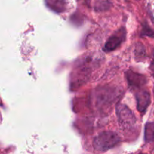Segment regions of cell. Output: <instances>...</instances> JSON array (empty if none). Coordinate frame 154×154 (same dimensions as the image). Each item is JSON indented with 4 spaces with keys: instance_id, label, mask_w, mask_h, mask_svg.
<instances>
[{
    "instance_id": "cell-1",
    "label": "cell",
    "mask_w": 154,
    "mask_h": 154,
    "mask_svg": "<svg viewBox=\"0 0 154 154\" xmlns=\"http://www.w3.org/2000/svg\"><path fill=\"white\" fill-rule=\"evenodd\" d=\"M120 142V138L116 132L112 131H105L94 138L93 145L96 151L104 152L114 148Z\"/></svg>"
},
{
    "instance_id": "cell-2",
    "label": "cell",
    "mask_w": 154,
    "mask_h": 154,
    "mask_svg": "<svg viewBox=\"0 0 154 154\" xmlns=\"http://www.w3.org/2000/svg\"><path fill=\"white\" fill-rule=\"evenodd\" d=\"M117 118L120 126L124 129H132L136 123V117L134 113L126 105L120 104L116 108Z\"/></svg>"
},
{
    "instance_id": "cell-3",
    "label": "cell",
    "mask_w": 154,
    "mask_h": 154,
    "mask_svg": "<svg viewBox=\"0 0 154 154\" xmlns=\"http://www.w3.org/2000/svg\"><path fill=\"white\" fill-rule=\"evenodd\" d=\"M91 63L92 59L87 57L83 63L78 66L75 74L73 75V80H72L73 85L76 84V87H79L87 81V78H89V75L91 74Z\"/></svg>"
},
{
    "instance_id": "cell-4",
    "label": "cell",
    "mask_w": 154,
    "mask_h": 154,
    "mask_svg": "<svg viewBox=\"0 0 154 154\" xmlns=\"http://www.w3.org/2000/svg\"><path fill=\"white\" fill-rule=\"evenodd\" d=\"M120 92L117 91L114 88H103L100 89L98 91L96 96L97 104L101 106L111 105L120 96Z\"/></svg>"
},
{
    "instance_id": "cell-5",
    "label": "cell",
    "mask_w": 154,
    "mask_h": 154,
    "mask_svg": "<svg viewBox=\"0 0 154 154\" xmlns=\"http://www.w3.org/2000/svg\"><path fill=\"white\" fill-rule=\"evenodd\" d=\"M126 37V31L124 27L119 29L112 35L105 43L104 51L105 52H111L119 48L125 41Z\"/></svg>"
},
{
    "instance_id": "cell-6",
    "label": "cell",
    "mask_w": 154,
    "mask_h": 154,
    "mask_svg": "<svg viewBox=\"0 0 154 154\" xmlns=\"http://www.w3.org/2000/svg\"><path fill=\"white\" fill-rule=\"evenodd\" d=\"M126 77L129 86L135 88H140L145 85L147 83V78L145 75L136 73L133 71H128L126 73Z\"/></svg>"
},
{
    "instance_id": "cell-7",
    "label": "cell",
    "mask_w": 154,
    "mask_h": 154,
    "mask_svg": "<svg viewBox=\"0 0 154 154\" xmlns=\"http://www.w3.org/2000/svg\"><path fill=\"white\" fill-rule=\"evenodd\" d=\"M137 109L139 112L144 113L150 104V95L147 90H141L136 94Z\"/></svg>"
},
{
    "instance_id": "cell-8",
    "label": "cell",
    "mask_w": 154,
    "mask_h": 154,
    "mask_svg": "<svg viewBox=\"0 0 154 154\" xmlns=\"http://www.w3.org/2000/svg\"><path fill=\"white\" fill-rule=\"evenodd\" d=\"M87 5L97 12L108 10L111 6V0H86Z\"/></svg>"
},
{
    "instance_id": "cell-9",
    "label": "cell",
    "mask_w": 154,
    "mask_h": 154,
    "mask_svg": "<svg viewBox=\"0 0 154 154\" xmlns=\"http://www.w3.org/2000/svg\"><path fill=\"white\" fill-rule=\"evenodd\" d=\"M67 0H46L48 6L57 12H63L66 8Z\"/></svg>"
},
{
    "instance_id": "cell-10",
    "label": "cell",
    "mask_w": 154,
    "mask_h": 154,
    "mask_svg": "<svg viewBox=\"0 0 154 154\" xmlns=\"http://www.w3.org/2000/svg\"><path fill=\"white\" fill-rule=\"evenodd\" d=\"M144 138L147 143L154 142V122H149L145 125Z\"/></svg>"
},
{
    "instance_id": "cell-11",
    "label": "cell",
    "mask_w": 154,
    "mask_h": 154,
    "mask_svg": "<svg viewBox=\"0 0 154 154\" xmlns=\"http://www.w3.org/2000/svg\"><path fill=\"white\" fill-rule=\"evenodd\" d=\"M140 46L136 47V50H135V54H136V57L138 58H141L144 57L145 55V48H144V45L142 44L139 43Z\"/></svg>"
},
{
    "instance_id": "cell-12",
    "label": "cell",
    "mask_w": 154,
    "mask_h": 154,
    "mask_svg": "<svg viewBox=\"0 0 154 154\" xmlns=\"http://www.w3.org/2000/svg\"><path fill=\"white\" fill-rule=\"evenodd\" d=\"M142 34L144 35H148L151 36V37H154V32L147 25L144 26V28H143Z\"/></svg>"
},
{
    "instance_id": "cell-13",
    "label": "cell",
    "mask_w": 154,
    "mask_h": 154,
    "mask_svg": "<svg viewBox=\"0 0 154 154\" xmlns=\"http://www.w3.org/2000/svg\"><path fill=\"white\" fill-rule=\"evenodd\" d=\"M151 69H152V71H154V62H153V63H152Z\"/></svg>"
},
{
    "instance_id": "cell-14",
    "label": "cell",
    "mask_w": 154,
    "mask_h": 154,
    "mask_svg": "<svg viewBox=\"0 0 154 154\" xmlns=\"http://www.w3.org/2000/svg\"><path fill=\"white\" fill-rule=\"evenodd\" d=\"M153 93H154V88H153Z\"/></svg>"
}]
</instances>
